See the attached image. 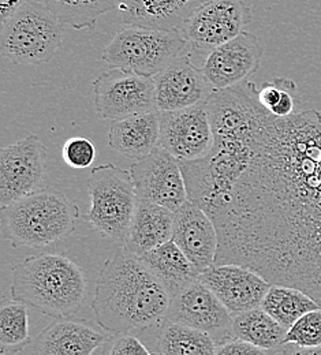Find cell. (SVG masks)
Masks as SVG:
<instances>
[{
  "mask_svg": "<svg viewBox=\"0 0 321 355\" xmlns=\"http://www.w3.org/2000/svg\"><path fill=\"white\" fill-rule=\"evenodd\" d=\"M263 55L264 46L257 36L243 31L209 52L202 70L214 90L232 88L246 83L260 69Z\"/></svg>",
  "mask_w": 321,
  "mask_h": 355,
  "instance_id": "cell-13",
  "label": "cell"
},
{
  "mask_svg": "<svg viewBox=\"0 0 321 355\" xmlns=\"http://www.w3.org/2000/svg\"><path fill=\"white\" fill-rule=\"evenodd\" d=\"M186 45L184 35L178 31L128 26L116 32L104 48L101 59L114 69L153 78L180 56Z\"/></svg>",
  "mask_w": 321,
  "mask_h": 355,
  "instance_id": "cell-7",
  "label": "cell"
},
{
  "mask_svg": "<svg viewBox=\"0 0 321 355\" xmlns=\"http://www.w3.org/2000/svg\"><path fill=\"white\" fill-rule=\"evenodd\" d=\"M250 21V8L242 0H208L186 21L181 33L193 51L208 55L241 35Z\"/></svg>",
  "mask_w": 321,
  "mask_h": 355,
  "instance_id": "cell-9",
  "label": "cell"
},
{
  "mask_svg": "<svg viewBox=\"0 0 321 355\" xmlns=\"http://www.w3.org/2000/svg\"><path fill=\"white\" fill-rule=\"evenodd\" d=\"M48 10L76 31L92 29L98 18L116 7V0H44Z\"/></svg>",
  "mask_w": 321,
  "mask_h": 355,
  "instance_id": "cell-26",
  "label": "cell"
},
{
  "mask_svg": "<svg viewBox=\"0 0 321 355\" xmlns=\"http://www.w3.org/2000/svg\"><path fill=\"white\" fill-rule=\"evenodd\" d=\"M283 345H294L298 347H320L321 308L309 311L298 318L291 328L287 329Z\"/></svg>",
  "mask_w": 321,
  "mask_h": 355,
  "instance_id": "cell-29",
  "label": "cell"
},
{
  "mask_svg": "<svg viewBox=\"0 0 321 355\" xmlns=\"http://www.w3.org/2000/svg\"><path fill=\"white\" fill-rule=\"evenodd\" d=\"M216 264L298 288L321 306V112L271 114L226 205Z\"/></svg>",
  "mask_w": 321,
  "mask_h": 355,
  "instance_id": "cell-1",
  "label": "cell"
},
{
  "mask_svg": "<svg viewBox=\"0 0 321 355\" xmlns=\"http://www.w3.org/2000/svg\"><path fill=\"white\" fill-rule=\"evenodd\" d=\"M173 295L126 246L101 268L92 309L97 324L111 335L148 331L166 321Z\"/></svg>",
  "mask_w": 321,
  "mask_h": 355,
  "instance_id": "cell-2",
  "label": "cell"
},
{
  "mask_svg": "<svg viewBox=\"0 0 321 355\" xmlns=\"http://www.w3.org/2000/svg\"><path fill=\"white\" fill-rule=\"evenodd\" d=\"M78 218V207L64 194L40 190L3 207L0 230L15 248L42 249L69 238Z\"/></svg>",
  "mask_w": 321,
  "mask_h": 355,
  "instance_id": "cell-4",
  "label": "cell"
},
{
  "mask_svg": "<svg viewBox=\"0 0 321 355\" xmlns=\"http://www.w3.org/2000/svg\"><path fill=\"white\" fill-rule=\"evenodd\" d=\"M173 241L200 273L216 264L219 250L216 224L204 209L189 200L175 212Z\"/></svg>",
  "mask_w": 321,
  "mask_h": 355,
  "instance_id": "cell-18",
  "label": "cell"
},
{
  "mask_svg": "<svg viewBox=\"0 0 321 355\" xmlns=\"http://www.w3.org/2000/svg\"><path fill=\"white\" fill-rule=\"evenodd\" d=\"M62 26L44 3L31 0L0 24L1 55L22 66L48 63L62 45Z\"/></svg>",
  "mask_w": 321,
  "mask_h": 355,
  "instance_id": "cell-6",
  "label": "cell"
},
{
  "mask_svg": "<svg viewBox=\"0 0 321 355\" xmlns=\"http://www.w3.org/2000/svg\"><path fill=\"white\" fill-rule=\"evenodd\" d=\"M198 279L222 301L231 315L260 308L272 286L257 272L235 264H215Z\"/></svg>",
  "mask_w": 321,
  "mask_h": 355,
  "instance_id": "cell-14",
  "label": "cell"
},
{
  "mask_svg": "<svg viewBox=\"0 0 321 355\" xmlns=\"http://www.w3.org/2000/svg\"><path fill=\"white\" fill-rule=\"evenodd\" d=\"M207 0H116L123 24L156 31L181 32L186 21Z\"/></svg>",
  "mask_w": 321,
  "mask_h": 355,
  "instance_id": "cell-19",
  "label": "cell"
},
{
  "mask_svg": "<svg viewBox=\"0 0 321 355\" xmlns=\"http://www.w3.org/2000/svg\"><path fill=\"white\" fill-rule=\"evenodd\" d=\"M261 308L272 315L286 329L309 311L320 309L321 306L306 293L281 284H272L263 300Z\"/></svg>",
  "mask_w": 321,
  "mask_h": 355,
  "instance_id": "cell-25",
  "label": "cell"
},
{
  "mask_svg": "<svg viewBox=\"0 0 321 355\" xmlns=\"http://www.w3.org/2000/svg\"><path fill=\"white\" fill-rule=\"evenodd\" d=\"M286 332L287 329L261 306L232 317L231 335L266 350H276L283 346Z\"/></svg>",
  "mask_w": 321,
  "mask_h": 355,
  "instance_id": "cell-23",
  "label": "cell"
},
{
  "mask_svg": "<svg viewBox=\"0 0 321 355\" xmlns=\"http://www.w3.org/2000/svg\"><path fill=\"white\" fill-rule=\"evenodd\" d=\"M257 98L264 108H267L277 118H286L297 112L300 103L297 94V84L290 78L276 77L264 83L257 89Z\"/></svg>",
  "mask_w": 321,
  "mask_h": 355,
  "instance_id": "cell-28",
  "label": "cell"
},
{
  "mask_svg": "<svg viewBox=\"0 0 321 355\" xmlns=\"http://www.w3.org/2000/svg\"><path fill=\"white\" fill-rule=\"evenodd\" d=\"M87 184L91 208L83 219L104 236L125 243L139 200L130 171L101 164L91 171Z\"/></svg>",
  "mask_w": 321,
  "mask_h": 355,
  "instance_id": "cell-5",
  "label": "cell"
},
{
  "mask_svg": "<svg viewBox=\"0 0 321 355\" xmlns=\"http://www.w3.org/2000/svg\"><path fill=\"white\" fill-rule=\"evenodd\" d=\"M283 347H284V345L280 346L279 349H276V355H321V346L320 347H311V349L294 346L291 349L287 347L284 350H283Z\"/></svg>",
  "mask_w": 321,
  "mask_h": 355,
  "instance_id": "cell-34",
  "label": "cell"
},
{
  "mask_svg": "<svg viewBox=\"0 0 321 355\" xmlns=\"http://www.w3.org/2000/svg\"><path fill=\"white\" fill-rule=\"evenodd\" d=\"M216 349L212 335L173 321H164L157 338L162 355H215Z\"/></svg>",
  "mask_w": 321,
  "mask_h": 355,
  "instance_id": "cell-24",
  "label": "cell"
},
{
  "mask_svg": "<svg viewBox=\"0 0 321 355\" xmlns=\"http://www.w3.org/2000/svg\"><path fill=\"white\" fill-rule=\"evenodd\" d=\"M215 355H276L275 350H266L236 338L220 342Z\"/></svg>",
  "mask_w": 321,
  "mask_h": 355,
  "instance_id": "cell-32",
  "label": "cell"
},
{
  "mask_svg": "<svg viewBox=\"0 0 321 355\" xmlns=\"http://www.w3.org/2000/svg\"><path fill=\"white\" fill-rule=\"evenodd\" d=\"M138 257L164 284L173 297L197 280L200 275L173 239Z\"/></svg>",
  "mask_w": 321,
  "mask_h": 355,
  "instance_id": "cell-22",
  "label": "cell"
},
{
  "mask_svg": "<svg viewBox=\"0 0 321 355\" xmlns=\"http://www.w3.org/2000/svg\"><path fill=\"white\" fill-rule=\"evenodd\" d=\"M46 180V146L35 134L0 150V205L43 190Z\"/></svg>",
  "mask_w": 321,
  "mask_h": 355,
  "instance_id": "cell-10",
  "label": "cell"
},
{
  "mask_svg": "<svg viewBox=\"0 0 321 355\" xmlns=\"http://www.w3.org/2000/svg\"><path fill=\"white\" fill-rule=\"evenodd\" d=\"M175 212L148 200H138L125 246L135 254L144 253L173 239Z\"/></svg>",
  "mask_w": 321,
  "mask_h": 355,
  "instance_id": "cell-21",
  "label": "cell"
},
{
  "mask_svg": "<svg viewBox=\"0 0 321 355\" xmlns=\"http://www.w3.org/2000/svg\"><path fill=\"white\" fill-rule=\"evenodd\" d=\"M0 355H14V354H12V350H8V349H6V347H1V350H0Z\"/></svg>",
  "mask_w": 321,
  "mask_h": 355,
  "instance_id": "cell-35",
  "label": "cell"
},
{
  "mask_svg": "<svg viewBox=\"0 0 321 355\" xmlns=\"http://www.w3.org/2000/svg\"><path fill=\"white\" fill-rule=\"evenodd\" d=\"M138 198L177 212L187 201V190L180 160L162 146L136 160L130 167Z\"/></svg>",
  "mask_w": 321,
  "mask_h": 355,
  "instance_id": "cell-11",
  "label": "cell"
},
{
  "mask_svg": "<svg viewBox=\"0 0 321 355\" xmlns=\"http://www.w3.org/2000/svg\"><path fill=\"white\" fill-rule=\"evenodd\" d=\"M94 110L103 119H121L156 110L155 78L123 69L103 71L93 83Z\"/></svg>",
  "mask_w": 321,
  "mask_h": 355,
  "instance_id": "cell-8",
  "label": "cell"
},
{
  "mask_svg": "<svg viewBox=\"0 0 321 355\" xmlns=\"http://www.w3.org/2000/svg\"><path fill=\"white\" fill-rule=\"evenodd\" d=\"M160 112L159 146L178 160H196L209 153L215 138L207 100L177 111Z\"/></svg>",
  "mask_w": 321,
  "mask_h": 355,
  "instance_id": "cell-12",
  "label": "cell"
},
{
  "mask_svg": "<svg viewBox=\"0 0 321 355\" xmlns=\"http://www.w3.org/2000/svg\"><path fill=\"white\" fill-rule=\"evenodd\" d=\"M62 156L69 167L84 170L93 164L96 159V148L89 138L73 137L63 144Z\"/></svg>",
  "mask_w": 321,
  "mask_h": 355,
  "instance_id": "cell-30",
  "label": "cell"
},
{
  "mask_svg": "<svg viewBox=\"0 0 321 355\" xmlns=\"http://www.w3.org/2000/svg\"><path fill=\"white\" fill-rule=\"evenodd\" d=\"M166 321L204 331L222 342L231 332L232 315L222 301L200 280H194L173 297Z\"/></svg>",
  "mask_w": 321,
  "mask_h": 355,
  "instance_id": "cell-15",
  "label": "cell"
},
{
  "mask_svg": "<svg viewBox=\"0 0 321 355\" xmlns=\"http://www.w3.org/2000/svg\"><path fill=\"white\" fill-rule=\"evenodd\" d=\"M160 139V112L153 110L112 121L108 145L128 159L139 160L148 156Z\"/></svg>",
  "mask_w": 321,
  "mask_h": 355,
  "instance_id": "cell-20",
  "label": "cell"
},
{
  "mask_svg": "<svg viewBox=\"0 0 321 355\" xmlns=\"http://www.w3.org/2000/svg\"><path fill=\"white\" fill-rule=\"evenodd\" d=\"M88 280L81 266L63 254H37L11 268L10 294L48 317H70L87 301Z\"/></svg>",
  "mask_w": 321,
  "mask_h": 355,
  "instance_id": "cell-3",
  "label": "cell"
},
{
  "mask_svg": "<svg viewBox=\"0 0 321 355\" xmlns=\"http://www.w3.org/2000/svg\"><path fill=\"white\" fill-rule=\"evenodd\" d=\"M31 0H0V24L6 22L11 15H14L24 4Z\"/></svg>",
  "mask_w": 321,
  "mask_h": 355,
  "instance_id": "cell-33",
  "label": "cell"
},
{
  "mask_svg": "<svg viewBox=\"0 0 321 355\" xmlns=\"http://www.w3.org/2000/svg\"><path fill=\"white\" fill-rule=\"evenodd\" d=\"M91 320L53 318L32 342V355H92L112 338Z\"/></svg>",
  "mask_w": 321,
  "mask_h": 355,
  "instance_id": "cell-17",
  "label": "cell"
},
{
  "mask_svg": "<svg viewBox=\"0 0 321 355\" xmlns=\"http://www.w3.org/2000/svg\"><path fill=\"white\" fill-rule=\"evenodd\" d=\"M155 78V103L157 111H177L208 100L214 92L204 70L190 55L178 56Z\"/></svg>",
  "mask_w": 321,
  "mask_h": 355,
  "instance_id": "cell-16",
  "label": "cell"
},
{
  "mask_svg": "<svg viewBox=\"0 0 321 355\" xmlns=\"http://www.w3.org/2000/svg\"><path fill=\"white\" fill-rule=\"evenodd\" d=\"M107 355H155L132 334L112 335Z\"/></svg>",
  "mask_w": 321,
  "mask_h": 355,
  "instance_id": "cell-31",
  "label": "cell"
},
{
  "mask_svg": "<svg viewBox=\"0 0 321 355\" xmlns=\"http://www.w3.org/2000/svg\"><path fill=\"white\" fill-rule=\"evenodd\" d=\"M0 343L1 347L12 352L32 343L28 305L11 297H4L0 306Z\"/></svg>",
  "mask_w": 321,
  "mask_h": 355,
  "instance_id": "cell-27",
  "label": "cell"
}]
</instances>
